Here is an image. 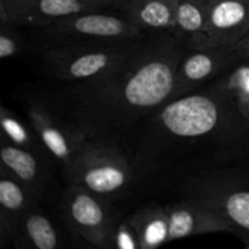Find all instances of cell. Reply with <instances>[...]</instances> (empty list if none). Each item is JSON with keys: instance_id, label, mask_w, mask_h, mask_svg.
Listing matches in <instances>:
<instances>
[{"instance_id": "cell-26", "label": "cell", "mask_w": 249, "mask_h": 249, "mask_svg": "<svg viewBox=\"0 0 249 249\" xmlns=\"http://www.w3.org/2000/svg\"><path fill=\"white\" fill-rule=\"evenodd\" d=\"M247 249H249V243L247 245Z\"/></svg>"}, {"instance_id": "cell-24", "label": "cell", "mask_w": 249, "mask_h": 249, "mask_svg": "<svg viewBox=\"0 0 249 249\" xmlns=\"http://www.w3.org/2000/svg\"><path fill=\"white\" fill-rule=\"evenodd\" d=\"M100 1L105 2V4H106V5H107V6H112V5H111V2H109V1H108V0H100Z\"/></svg>"}, {"instance_id": "cell-14", "label": "cell", "mask_w": 249, "mask_h": 249, "mask_svg": "<svg viewBox=\"0 0 249 249\" xmlns=\"http://www.w3.org/2000/svg\"><path fill=\"white\" fill-rule=\"evenodd\" d=\"M130 225L136 231L141 248L157 249L169 238V215L163 209L141 212L130 219Z\"/></svg>"}, {"instance_id": "cell-25", "label": "cell", "mask_w": 249, "mask_h": 249, "mask_svg": "<svg viewBox=\"0 0 249 249\" xmlns=\"http://www.w3.org/2000/svg\"><path fill=\"white\" fill-rule=\"evenodd\" d=\"M209 1L212 2V4H213V2H216V1H220V0H209Z\"/></svg>"}, {"instance_id": "cell-12", "label": "cell", "mask_w": 249, "mask_h": 249, "mask_svg": "<svg viewBox=\"0 0 249 249\" xmlns=\"http://www.w3.org/2000/svg\"><path fill=\"white\" fill-rule=\"evenodd\" d=\"M229 49L197 50L185 57L178 71V85H195L215 74L223 67L221 60L230 53Z\"/></svg>"}, {"instance_id": "cell-20", "label": "cell", "mask_w": 249, "mask_h": 249, "mask_svg": "<svg viewBox=\"0 0 249 249\" xmlns=\"http://www.w3.org/2000/svg\"><path fill=\"white\" fill-rule=\"evenodd\" d=\"M1 125L2 130L5 131V134L9 136L12 142L18 146L28 145L31 139H29L28 133L24 129V126L16 118H14L11 114L6 113L4 109H2L1 113Z\"/></svg>"}, {"instance_id": "cell-1", "label": "cell", "mask_w": 249, "mask_h": 249, "mask_svg": "<svg viewBox=\"0 0 249 249\" xmlns=\"http://www.w3.org/2000/svg\"><path fill=\"white\" fill-rule=\"evenodd\" d=\"M177 87V63L157 57L139 66L125 79L122 92L129 107L148 109L163 104Z\"/></svg>"}, {"instance_id": "cell-29", "label": "cell", "mask_w": 249, "mask_h": 249, "mask_svg": "<svg viewBox=\"0 0 249 249\" xmlns=\"http://www.w3.org/2000/svg\"><path fill=\"white\" fill-rule=\"evenodd\" d=\"M246 249H247V248H246Z\"/></svg>"}, {"instance_id": "cell-2", "label": "cell", "mask_w": 249, "mask_h": 249, "mask_svg": "<svg viewBox=\"0 0 249 249\" xmlns=\"http://www.w3.org/2000/svg\"><path fill=\"white\" fill-rule=\"evenodd\" d=\"M77 186L94 195H109L123 189L130 179L125 160L109 148H90L74 162Z\"/></svg>"}, {"instance_id": "cell-16", "label": "cell", "mask_w": 249, "mask_h": 249, "mask_svg": "<svg viewBox=\"0 0 249 249\" xmlns=\"http://www.w3.org/2000/svg\"><path fill=\"white\" fill-rule=\"evenodd\" d=\"M22 228L32 249H60L55 228L44 214L39 212L27 213Z\"/></svg>"}, {"instance_id": "cell-28", "label": "cell", "mask_w": 249, "mask_h": 249, "mask_svg": "<svg viewBox=\"0 0 249 249\" xmlns=\"http://www.w3.org/2000/svg\"><path fill=\"white\" fill-rule=\"evenodd\" d=\"M141 249H147V248H141Z\"/></svg>"}, {"instance_id": "cell-7", "label": "cell", "mask_w": 249, "mask_h": 249, "mask_svg": "<svg viewBox=\"0 0 249 249\" xmlns=\"http://www.w3.org/2000/svg\"><path fill=\"white\" fill-rule=\"evenodd\" d=\"M125 56V51L105 45L88 46L78 50L63 49L51 53L58 75L70 79H90L109 74Z\"/></svg>"}, {"instance_id": "cell-17", "label": "cell", "mask_w": 249, "mask_h": 249, "mask_svg": "<svg viewBox=\"0 0 249 249\" xmlns=\"http://www.w3.org/2000/svg\"><path fill=\"white\" fill-rule=\"evenodd\" d=\"M0 156L2 164L14 173L18 180L29 182L36 179L38 174V163L31 152L23 150L21 146L5 145L2 146Z\"/></svg>"}, {"instance_id": "cell-10", "label": "cell", "mask_w": 249, "mask_h": 249, "mask_svg": "<svg viewBox=\"0 0 249 249\" xmlns=\"http://www.w3.org/2000/svg\"><path fill=\"white\" fill-rule=\"evenodd\" d=\"M177 0H129L124 16L139 29H174Z\"/></svg>"}, {"instance_id": "cell-13", "label": "cell", "mask_w": 249, "mask_h": 249, "mask_svg": "<svg viewBox=\"0 0 249 249\" xmlns=\"http://www.w3.org/2000/svg\"><path fill=\"white\" fill-rule=\"evenodd\" d=\"M31 119L45 147L57 160L72 162L77 150V143H74L72 136L66 134L40 109H32Z\"/></svg>"}, {"instance_id": "cell-9", "label": "cell", "mask_w": 249, "mask_h": 249, "mask_svg": "<svg viewBox=\"0 0 249 249\" xmlns=\"http://www.w3.org/2000/svg\"><path fill=\"white\" fill-rule=\"evenodd\" d=\"M169 238L168 242L190 236L212 232H232L229 221L218 212L199 204H177L168 211Z\"/></svg>"}, {"instance_id": "cell-8", "label": "cell", "mask_w": 249, "mask_h": 249, "mask_svg": "<svg viewBox=\"0 0 249 249\" xmlns=\"http://www.w3.org/2000/svg\"><path fill=\"white\" fill-rule=\"evenodd\" d=\"M249 34V4L246 0H220L209 7L202 50L235 46Z\"/></svg>"}, {"instance_id": "cell-22", "label": "cell", "mask_w": 249, "mask_h": 249, "mask_svg": "<svg viewBox=\"0 0 249 249\" xmlns=\"http://www.w3.org/2000/svg\"><path fill=\"white\" fill-rule=\"evenodd\" d=\"M17 49H18L17 43L10 34H0V57H11L17 53Z\"/></svg>"}, {"instance_id": "cell-19", "label": "cell", "mask_w": 249, "mask_h": 249, "mask_svg": "<svg viewBox=\"0 0 249 249\" xmlns=\"http://www.w3.org/2000/svg\"><path fill=\"white\" fill-rule=\"evenodd\" d=\"M230 89L237 99L241 113L249 122V60L230 78Z\"/></svg>"}, {"instance_id": "cell-27", "label": "cell", "mask_w": 249, "mask_h": 249, "mask_svg": "<svg viewBox=\"0 0 249 249\" xmlns=\"http://www.w3.org/2000/svg\"><path fill=\"white\" fill-rule=\"evenodd\" d=\"M246 1H247V2H248V4H249V0H246Z\"/></svg>"}, {"instance_id": "cell-18", "label": "cell", "mask_w": 249, "mask_h": 249, "mask_svg": "<svg viewBox=\"0 0 249 249\" xmlns=\"http://www.w3.org/2000/svg\"><path fill=\"white\" fill-rule=\"evenodd\" d=\"M26 195L15 180L5 178L0 180V206L10 219L18 215L26 207Z\"/></svg>"}, {"instance_id": "cell-23", "label": "cell", "mask_w": 249, "mask_h": 249, "mask_svg": "<svg viewBox=\"0 0 249 249\" xmlns=\"http://www.w3.org/2000/svg\"><path fill=\"white\" fill-rule=\"evenodd\" d=\"M108 1L111 2L112 6H114V7H117V9L121 10L122 7H123L124 5L129 1V0H108Z\"/></svg>"}, {"instance_id": "cell-4", "label": "cell", "mask_w": 249, "mask_h": 249, "mask_svg": "<svg viewBox=\"0 0 249 249\" xmlns=\"http://www.w3.org/2000/svg\"><path fill=\"white\" fill-rule=\"evenodd\" d=\"M48 27H53V32L72 39L97 41L105 46H112L121 40L135 38L141 32L125 16L105 14L101 10L83 12L53 22Z\"/></svg>"}, {"instance_id": "cell-15", "label": "cell", "mask_w": 249, "mask_h": 249, "mask_svg": "<svg viewBox=\"0 0 249 249\" xmlns=\"http://www.w3.org/2000/svg\"><path fill=\"white\" fill-rule=\"evenodd\" d=\"M211 208V207H209ZM218 212L229 221L232 232L238 233L249 243V190L233 191L219 203Z\"/></svg>"}, {"instance_id": "cell-11", "label": "cell", "mask_w": 249, "mask_h": 249, "mask_svg": "<svg viewBox=\"0 0 249 249\" xmlns=\"http://www.w3.org/2000/svg\"><path fill=\"white\" fill-rule=\"evenodd\" d=\"M211 5L209 0H177L174 29L190 36V43L198 50L206 44L204 29Z\"/></svg>"}, {"instance_id": "cell-6", "label": "cell", "mask_w": 249, "mask_h": 249, "mask_svg": "<svg viewBox=\"0 0 249 249\" xmlns=\"http://www.w3.org/2000/svg\"><path fill=\"white\" fill-rule=\"evenodd\" d=\"M160 121L173 135L197 138L215 128L219 122V108L211 97L191 95L167 105L160 112Z\"/></svg>"}, {"instance_id": "cell-5", "label": "cell", "mask_w": 249, "mask_h": 249, "mask_svg": "<svg viewBox=\"0 0 249 249\" xmlns=\"http://www.w3.org/2000/svg\"><path fill=\"white\" fill-rule=\"evenodd\" d=\"M100 0H0L1 21L5 23H36L49 26L88 11L105 9Z\"/></svg>"}, {"instance_id": "cell-3", "label": "cell", "mask_w": 249, "mask_h": 249, "mask_svg": "<svg viewBox=\"0 0 249 249\" xmlns=\"http://www.w3.org/2000/svg\"><path fill=\"white\" fill-rule=\"evenodd\" d=\"M65 208L71 226L87 242L100 249L112 248L116 230L108 212L94 194L74 185L68 191Z\"/></svg>"}, {"instance_id": "cell-21", "label": "cell", "mask_w": 249, "mask_h": 249, "mask_svg": "<svg viewBox=\"0 0 249 249\" xmlns=\"http://www.w3.org/2000/svg\"><path fill=\"white\" fill-rule=\"evenodd\" d=\"M114 246H116V249H141L138 233L129 221L119 225L116 230Z\"/></svg>"}]
</instances>
